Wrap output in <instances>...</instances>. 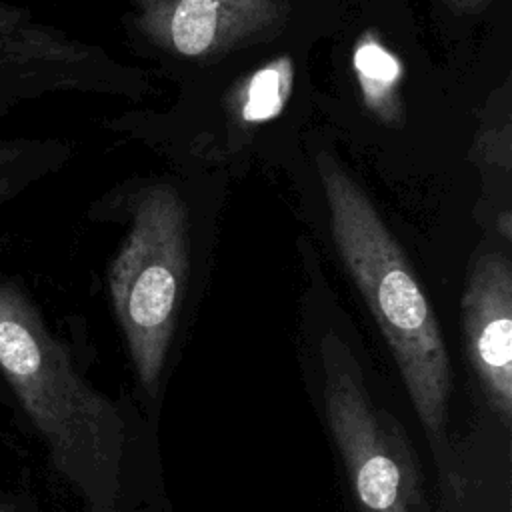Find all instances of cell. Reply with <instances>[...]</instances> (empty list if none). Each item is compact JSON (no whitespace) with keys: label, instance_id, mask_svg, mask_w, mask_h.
I'll return each instance as SVG.
<instances>
[{"label":"cell","instance_id":"6da1fadb","mask_svg":"<svg viewBox=\"0 0 512 512\" xmlns=\"http://www.w3.org/2000/svg\"><path fill=\"white\" fill-rule=\"evenodd\" d=\"M0 374L84 512H118L126 424L76 368L28 290L0 274Z\"/></svg>","mask_w":512,"mask_h":512},{"label":"cell","instance_id":"7a4b0ae2","mask_svg":"<svg viewBox=\"0 0 512 512\" xmlns=\"http://www.w3.org/2000/svg\"><path fill=\"white\" fill-rule=\"evenodd\" d=\"M332 236L398 364L424 428L438 436L452 392L450 358L434 310L402 246L330 154H318Z\"/></svg>","mask_w":512,"mask_h":512},{"label":"cell","instance_id":"3957f363","mask_svg":"<svg viewBox=\"0 0 512 512\" xmlns=\"http://www.w3.org/2000/svg\"><path fill=\"white\" fill-rule=\"evenodd\" d=\"M188 274L186 210L180 196L150 188L108 270L114 314L142 388L156 396Z\"/></svg>","mask_w":512,"mask_h":512},{"label":"cell","instance_id":"277c9868","mask_svg":"<svg viewBox=\"0 0 512 512\" xmlns=\"http://www.w3.org/2000/svg\"><path fill=\"white\" fill-rule=\"evenodd\" d=\"M322 366L326 422L360 512H410L416 484L400 436L372 404L356 358L334 334L322 342Z\"/></svg>","mask_w":512,"mask_h":512},{"label":"cell","instance_id":"5b68a950","mask_svg":"<svg viewBox=\"0 0 512 512\" xmlns=\"http://www.w3.org/2000/svg\"><path fill=\"white\" fill-rule=\"evenodd\" d=\"M104 76L98 50L0 0V94L14 108L46 92L100 88Z\"/></svg>","mask_w":512,"mask_h":512},{"label":"cell","instance_id":"8992f818","mask_svg":"<svg viewBox=\"0 0 512 512\" xmlns=\"http://www.w3.org/2000/svg\"><path fill=\"white\" fill-rule=\"evenodd\" d=\"M466 354L490 408L512 422V268L500 252L482 254L462 296Z\"/></svg>","mask_w":512,"mask_h":512},{"label":"cell","instance_id":"52a82bcc","mask_svg":"<svg viewBox=\"0 0 512 512\" xmlns=\"http://www.w3.org/2000/svg\"><path fill=\"white\" fill-rule=\"evenodd\" d=\"M134 4L136 22L148 38L190 58L220 54L274 18L214 0H134Z\"/></svg>","mask_w":512,"mask_h":512},{"label":"cell","instance_id":"ba28073f","mask_svg":"<svg viewBox=\"0 0 512 512\" xmlns=\"http://www.w3.org/2000/svg\"><path fill=\"white\" fill-rule=\"evenodd\" d=\"M354 70L368 110L386 124L402 122L398 94L402 64L372 32H364L354 46Z\"/></svg>","mask_w":512,"mask_h":512},{"label":"cell","instance_id":"9c48e42d","mask_svg":"<svg viewBox=\"0 0 512 512\" xmlns=\"http://www.w3.org/2000/svg\"><path fill=\"white\" fill-rule=\"evenodd\" d=\"M54 150L32 138H0V208L44 174Z\"/></svg>","mask_w":512,"mask_h":512},{"label":"cell","instance_id":"30bf717a","mask_svg":"<svg viewBox=\"0 0 512 512\" xmlns=\"http://www.w3.org/2000/svg\"><path fill=\"white\" fill-rule=\"evenodd\" d=\"M292 86V64L288 58H278L256 70L242 90L240 118L254 124L280 114Z\"/></svg>","mask_w":512,"mask_h":512},{"label":"cell","instance_id":"8fae6325","mask_svg":"<svg viewBox=\"0 0 512 512\" xmlns=\"http://www.w3.org/2000/svg\"><path fill=\"white\" fill-rule=\"evenodd\" d=\"M214 2L226 4L230 8H238V10H250V12H260L266 16H276L274 0H214Z\"/></svg>","mask_w":512,"mask_h":512},{"label":"cell","instance_id":"7c38bea8","mask_svg":"<svg viewBox=\"0 0 512 512\" xmlns=\"http://www.w3.org/2000/svg\"><path fill=\"white\" fill-rule=\"evenodd\" d=\"M444 2L458 12H476V10H482L490 0H444Z\"/></svg>","mask_w":512,"mask_h":512},{"label":"cell","instance_id":"4fadbf2b","mask_svg":"<svg viewBox=\"0 0 512 512\" xmlns=\"http://www.w3.org/2000/svg\"><path fill=\"white\" fill-rule=\"evenodd\" d=\"M0 512H28V510L10 502H0Z\"/></svg>","mask_w":512,"mask_h":512},{"label":"cell","instance_id":"5bb4252c","mask_svg":"<svg viewBox=\"0 0 512 512\" xmlns=\"http://www.w3.org/2000/svg\"><path fill=\"white\" fill-rule=\"evenodd\" d=\"M12 108H14V106H12V104H10V102L0 94V118H4Z\"/></svg>","mask_w":512,"mask_h":512}]
</instances>
